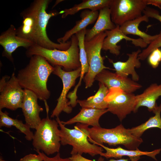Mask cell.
Masks as SVG:
<instances>
[{
  "label": "cell",
  "instance_id": "603a6c76",
  "mask_svg": "<svg viewBox=\"0 0 161 161\" xmlns=\"http://www.w3.org/2000/svg\"><path fill=\"white\" fill-rule=\"evenodd\" d=\"M99 88L96 93L86 100H77L82 108H96L101 109H107V103L105 100L109 89L103 83L99 82Z\"/></svg>",
  "mask_w": 161,
  "mask_h": 161
},
{
  "label": "cell",
  "instance_id": "8fae6325",
  "mask_svg": "<svg viewBox=\"0 0 161 161\" xmlns=\"http://www.w3.org/2000/svg\"><path fill=\"white\" fill-rule=\"evenodd\" d=\"M53 73L61 80L63 87L61 93L57 100V105L53 110L51 117H58L62 112L69 114L72 110V107L68 105V100L67 98L68 93L70 89L75 84L76 79L80 76L81 68L70 71H67L58 66H54Z\"/></svg>",
  "mask_w": 161,
  "mask_h": 161
},
{
  "label": "cell",
  "instance_id": "52a82bcc",
  "mask_svg": "<svg viewBox=\"0 0 161 161\" xmlns=\"http://www.w3.org/2000/svg\"><path fill=\"white\" fill-rule=\"evenodd\" d=\"M106 36L105 32L97 35L91 40L84 41L89 69L83 79L86 89L93 84L96 76L104 69H110L104 65V58L101 55L103 43Z\"/></svg>",
  "mask_w": 161,
  "mask_h": 161
},
{
  "label": "cell",
  "instance_id": "f546056e",
  "mask_svg": "<svg viewBox=\"0 0 161 161\" xmlns=\"http://www.w3.org/2000/svg\"><path fill=\"white\" fill-rule=\"evenodd\" d=\"M42 157L44 161H72L69 157L63 158L61 157L59 152L52 157H49L43 152H41L39 150H35Z\"/></svg>",
  "mask_w": 161,
  "mask_h": 161
},
{
  "label": "cell",
  "instance_id": "ba28073f",
  "mask_svg": "<svg viewBox=\"0 0 161 161\" xmlns=\"http://www.w3.org/2000/svg\"><path fill=\"white\" fill-rule=\"evenodd\" d=\"M147 5L146 0H111L109 7L112 21L120 26L142 16Z\"/></svg>",
  "mask_w": 161,
  "mask_h": 161
},
{
  "label": "cell",
  "instance_id": "7c38bea8",
  "mask_svg": "<svg viewBox=\"0 0 161 161\" xmlns=\"http://www.w3.org/2000/svg\"><path fill=\"white\" fill-rule=\"evenodd\" d=\"M16 30L15 27L11 24L0 35V44L3 48L2 56L6 58L13 63L14 59L12 54L16 50L20 47L27 49L34 44L29 40L17 36Z\"/></svg>",
  "mask_w": 161,
  "mask_h": 161
},
{
  "label": "cell",
  "instance_id": "e0dca14e",
  "mask_svg": "<svg viewBox=\"0 0 161 161\" xmlns=\"http://www.w3.org/2000/svg\"><path fill=\"white\" fill-rule=\"evenodd\" d=\"M98 145L104 149L106 152H102L100 156L107 159L111 158L121 159L123 156L128 157L131 160H139L141 156L146 155L157 160L156 156L161 151V148L157 149L151 151H142L138 148L134 150H126L119 146L116 148H111L104 145L99 144Z\"/></svg>",
  "mask_w": 161,
  "mask_h": 161
},
{
  "label": "cell",
  "instance_id": "83f0119b",
  "mask_svg": "<svg viewBox=\"0 0 161 161\" xmlns=\"http://www.w3.org/2000/svg\"><path fill=\"white\" fill-rule=\"evenodd\" d=\"M161 47V34L153 41L149 44L147 47L139 54L138 57L141 60H144L154 49Z\"/></svg>",
  "mask_w": 161,
  "mask_h": 161
},
{
  "label": "cell",
  "instance_id": "9c48e42d",
  "mask_svg": "<svg viewBox=\"0 0 161 161\" xmlns=\"http://www.w3.org/2000/svg\"><path fill=\"white\" fill-rule=\"evenodd\" d=\"M24 94L14 72L11 76H3L0 80V110L21 108Z\"/></svg>",
  "mask_w": 161,
  "mask_h": 161
},
{
  "label": "cell",
  "instance_id": "ac0fdd59",
  "mask_svg": "<svg viewBox=\"0 0 161 161\" xmlns=\"http://www.w3.org/2000/svg\"><path fill=\"white\" fill-rule=\"evenodd\" d=\"M108 112L107 109L82 108L79 112L66 121H61L64 125H71L78 123L92 127L100 126L99 120L101 117Z\"/></svg>",
  "mask_w": 161,
  "mask_h": 161
},
{
  "label": "cell",
  "instance_id": "7402d4cb",
  "mask_svg": "<svg viewBox=\"0 0 161 161\" xmlns=\"http://www.w3.org/2000/svg\"><path fill=\"white\" fill-rule=\"evenodd\" d=\"M148 21L149 18L144 15L139 18L126 22L120 26V28L126 35L131 34L139 36L149 45L159 36V34L151 35L139 29V26L141 22H147Z\"/></svg>",
  "mask_w": 161,
  "mask_h": 161
},
{
  "label": "cell",
  "instance_id": "1f68e13d",
  "mask_svg": "<svg viewBox=\"0 0 161 161\" xmlns=\"http://www.w3.org/2000/svg\"><path fill=\"white\" fill-rule=\"evenodd\" d=\"M19 161H44L39 154H30L21 158Z\"/></svg>",
  "mask_w": 161,
  "mask_h": 161
},
{
  "label": "cell",
  "instance_id": "e575fe53",
  "mask_svg": "<svg viewBox=\"0 0 161 161\" xmlns=\"http://www.w3.org/2000/svg\"><path fill=\"white\" fill-rule=\"evenodd\" d=\"M62 1H63V0H57L56 2H55V4L53 6V7H54L57 5L58 3L61 2Z\"/></svg>",
  "mask_w": 161,
  "mask_h": 161
},
{
  "label": "cell",
  "instance_id": "cb8c5ba5",
  "mask_svg": "<svg viewBox=\"0 0 161 161\" xmlns=\"http://www.w3.org/2000/svg\"><path fill=\"white\" fill-rule=\"evenodd\" d=\"M111 0H84L80 3L75 4L72 7L65 9L61 11L62 18H64L68 16L73 15L83 10L89 9L92 11H98L106 7H109Z\"/></svg>",
  "mask_w": 161,
  "mask_h": 161
},
{
  "label": "cell",
  "instance_id": "7a4b0ae2",
  "mask_svg": "<svg viewBox=\"0 0 161 161\" xmlns=\"http://www.w3.org/2000/svg\"><path fill=\"white\" fill-rule=\"evenodd\" d=\"M30 58L28 64L18 72L17 78L23 89L32 91L39 99L46 101L50 95L47 81L54 66L41 56L34 55Z\"/></svg>",
  "mask_w": 161,
  "mask_h": 161
},
{
  "label": "cell",
  "instance_id": "d6986e66",
  "mask_svg": "<svg viewBox=\"0 0 161 161\" xmlns=\"http://www.w3.org/2000/svg\"><path fill=\"white\" fill-rule=\"evenodd\" d=\"M161 96V83L152 84L141 94L136 95V105L134 112L141 106L147 108L148 110L153 112L156 110L157 105L156 101Z\"/></svg>",
  "mask_w": 161,
  "mask_h": 161
},
{
  "label": "cell",
  "instance_id": "ffe728a7",
  "mask_svg": "<svg viewBox=\"0 0 161 161\" xmlns=\"http://www.w3.org/2000/svg\"><path fill=\"white\" fill-rule=\"evenodd\" d=\"M116 25L112 21L110 9L109 7L99 10L95 24L91 29L86 30L85 41H88L100 33L114 29Z\"/></svg>",
  "mask_w": 161,
  "mask_h": 161
},
{
  "label": "cell",
  "instance_id": "9a60e30c",
  "mask_svg": "<svg viewBox=\"0 0 161 161\" xmlns=\"http://www.w3.org/2000/svg\"><path fill=\"white\" fill-rule=\"evenodd\" d=\"M105 32L106 36L103 43L102 49L109 50L110 53L116 55L120 54L121 48V46L117 45V44L123 40L131 41L135 46L142 48L146 47L148 45L140 38L135 39L127 36L120 30L118 25H116V27L112 30Z\"/></svg>",
  "mask_w": 161,
  "mask_h": 161
},
{
  "label": "cell",
  "instance_id": "3957f363",
  "mask_svg": "<svg viewBox=\"0 0 161 161\" xmlns=\"http://www.w3.org/2000/svg\"><path fill=\"white\" fill-rule=\"evenodd\" d=\"M76 126L87 135L90 143L98 145L103 143L110 146L121 145L128 150H134L143 142L141 137L132 135L129 129L125 128L121 124L112 129L100 126L89 128L88 126L78 123Z\"/></svg>",
  "mask_w": 161,
  "mask_h": 161
},
{
  "label": "cell",
  "instance_id": "30bf717a",
  "mask_svg": "<svg viewBox=\"0 0 161 161\" xmlns=\"http://www.w3.org/2000/svg\"><path fill=\"white\" fill-rule=\"evenodd\" d=\"M108 112L117 116L120 121L132 112H134L136 105V95L118 88L109 89L105 98Z\"/></svg>",
  "mask_w": 161,
  "mask_h": 161
},
{
  "label": "cell",
  "instance_id": "6da1fadb",
  "mask_svg": "<svg viewBox=\"0 0 161 161\" xmlns=\"http://www.w3.org/2000/svg\"><path fill=\"white\" fill-rule=\"evenodd\" d=\"M50 0H35L20 15L23 18L21 25L16 29L18 36L29 40L43 48L66 50L70 47L71 41L64 43H55L49 38L47 27L50 19L59 14L56 11L48 13Z\"/></svg>",
  "mask_w": 161,
  "mask_h": 161
},
{
  "label": "cell",
  "instance_id": "d590c367",
  "mask_svg": "<svg viewBox=\"0 0 161 161\" xmlns=\"http://www.w3.org/2000/svg\"><path fill=\"white\" fill-rule=\"evenodd\" d=\"M88 161H94L89 159Z\"/></svg>",
  "mask_w": 161,
  "mask_h": 161
},
{
  "label": "cell",
  "instance_id": "d6a6232c",
  "mask_svg": "<svg viewBox=\"0 0 161 161\" xmlns=\"http://www.w3.org/2000/svg\"><path fill=\"white\" fill-rule=\"evenodd\" d=\"M147 5H152L161 9V0H146Z\"/></svg>",
  "mask_w": 161,
  "mask_h": 161
},
{
  "label": "cell",
  "instance_id": "4316f807",
  "mask_svg": "<svg viewBox=\"0 0 161 161\" xmlns=\"http://www.w3.org/2000/svg\"><path fill=\"white\" fill-rule=\"evenodd\" d=\"M86 31V28L84 29L75 34L78 40L79 49V59L81 68L80 80L83 78L84 75L88 72L89 69V65L84 45L85 37Z\"/></svg>",
  "mask_w": 161,
  "mask_h": 161
},
{
  "label": "cell",
  "instance_id": "836d02e7",
  "mask_svg": "<svg viewBox=\"0 0 161 161\" xmlns=\"http://www.w3.org/2000/svg\"><path fill=\"white\" fill-rule=\"evenodd\" d=\"M138 160H129L127 159H120L118 160H114L113 159H111L107 161H138ZM97 161H104V158L102 156H100V157L98 158Z\"/></svg>",
  "mask_w": 161,
  "mask_h": 161
},
{
  "label": "cell",
  "instance_id": "f1b7e54d",
  "mask_svg": "<svg viewBox=\"0 0 161 161\" xmlns=\"http://www.w3.org/2000/svg\"><path fill=\"white\" fill-rule=\"evenodd\" d=\"M148 61L153 68L157 67L161 62V49L158 48L153 50L148 56Z\"/></svg>",
  "mask_w": 161,
  "mask_h": 161
},
{
  "label": "cell",
  "instance_id": "2e32d148",
  "mask_svg": "<svg viewBox=\"0 0 161 161\" xmlns=\"http://www.w3.org/2000/svg\"><path fill=\"white\" fill-rule=\"evenodd\" d=\"M141 52L140 49L128 53V59L125 62L118 61L111 62L116 71L115 73L118 75L124 78H128L131 75L132 80L136 82L139 80V77L136 72L135 68H139L141 66L140 59L138 57L139 54Z\"/></svg>",
  "mask_w": 161,
  "mask_h": 161
},
{
  "label": "cell",
  "instance_id": "277c9868",
  "mask_svg": "<svg viewBox=\"0 0 161 161\" xmlns=\"http://www.w3.org/2000/svg\"><path fill=\"white\" fill-rule=\"evenodd\" d=\"M71 38V45L66 50L48 49L34 44L26 49V55L28 58L35 55L41 56L54 66H60L66 71L76 70L81 67L78 41L75 34Z\"/></svg>",
  "mask_w": 161,
  "mask_h": 161
},
{
  "label": "cell",
  "instance_id": "8992f818",
  "mask_svg": "<svg viewBox=\"0 0 161 161\" xmlns=\"http://www.w3.org/2000/svg\"><path fill=\"white\" fill-rule=\"evenodd\" d=\"M60 129L59 135L61 143L63 145H69L72 146L70 152L72 155L79 154L82 155L88 154L92 157L100 155L103 151L101 147L90 143L88 140L87 135L76 125L74 128L71 129L65 126L59 117H56Z\"/></svg>",
  "mask_w": 161,
  "mask_h": 161
},
{
  "label": "cell",
  "instance_id": "484cf974",
  "mask_svg": "<svg viewBox=\"0 0 161 161\" xmlns=\"http://www.w3.org/2000/svg\"><path fill=\"white\" fill-rule=\"evenodd\" d=\"M161 103L158 106L153 112L155 115L150 117L144 123L131 129H129V131L133 135L140 137L147 130L153 128H157L161 129Z\"/></svg>",
  "mask_w": 161,
  "mask_h": 161
},
{
  "label": "cell",
  "instance_id": "4dcf8cb0",
  "mask_svg": "<svg viewBox=\"0 0 161 161\" xmlns=\"http://www.w3.org/2000/svg\"><path fill=\"white\" fill-rule=\"evenodd\" d=\"M143 13L148 18H154L158 20L161 23V15L156 10L147 7L144 10ZM161 34V31L160 33Z\"/></svg>",
  "mask_w": 161,
  "mask_h": 161
},
{
  "label": "cell",
  "instance_id": "44dd1931",
  "mask_svg": "<svg viewBox=\"0 0 161 161\" xmlns=\"http://www.w3.org/2000/svg\"><path fill=\"white\" fill-rule=\"evenodd\" d=\"M98 11L85 10L80 15L81 19L77 21L75 25L71 29L66 32L64 35L57 39L59 43H64L72 35L77 32L86 28L89 25L93 23L97 20L99 15Z\"/></svg>",
  "mask_w": 161,
  "mask_h": 161
},
{
  "label": "cell",
  "instance_id": "d4e9b609",
  "mask_svg": "<svg viewBox=\"0 0 161 161\" xmlns=\"http://www.w3.org/2000/svg\"><path fill=\"white\" fill-rule=\"evenodd\" d=\"M14 126L25 135L26 139L28 141L32 140L34 134L30 128L21 120L12 118L6 112H3L0 110V126L10 128Z\"/></svg>",
  "mask_w": 161,
  "mask_h": 161
},
{
  "label": "cell",
  "instance_id": "5b68a950",
  "mask_svg": "<svg viewBox=\"0 0 161 161\" xmlns=\"http://www.w3.org/2000/svg\"><path fill=\"white\" fill-rule=\"evenodd\" d=\"M44 102L47 117L41 120L36 129L32 140L35 150H41L47 155L59 152L61 145L58 123L56 120L49 117V107Z\"/></svg>",
  "mask_w": 161,
  "mask_h": 161
},
{
  "label": "cell",
  "instance_id": "4fadbf2b",
  "mask_svg": "<svg viewBox=\"0 0 161 161\" xmlns=\"http://www.w3.org/2000/svg\"><path fill=\"white\" fill-rule=\"evenodd\" d=\"M95 80L103 83L109 89L112 88H118L130 93H133L142 87L130 78L122 77L106 69L98 73Z\"/></svg>",
  "mask_w": 161,
  "mask_h": 161
},
{
  "label": "cell",
  "instance_id": "5bb4252c",
  "mask_svg": "<svg viewBox=\"0 0 161 161\" xmlns=\"http://www.w3.org/2000/svg\"><path fill=\"white\" fill-rule=\"evenodd\" d=\"M24 90V96L21 109L25 123L30 128L36 129L42 119L40 116L43 108L38 102V98L32 91Z\"/></svg>",
  "mask_w": 161,
  "mask_h": 161
}]
</instances>
